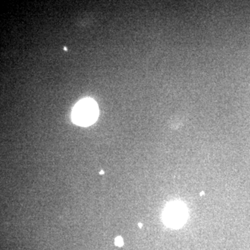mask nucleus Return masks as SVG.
<instances>
[{"mask_svg": "<svg viewBox=\"0 0 250 250\" xmlns=\"http://www.w3.org/2000/svg\"><path fill=\"white\" fill-rule=\"evenodd\" d=\"M185 210L180 205H172L167 208L165 213L166 223L172 227L180 225L186 217Z\"/></svg>", "mask_w": 250, "mask_h": 250, "instance_id": "2", "label": "nucleus"}, {"mask_svg": "<svg viewBox=\"0 0 250 250\" xmlns=\"http://www.w3.org/2000/svg\"><path fill=\"white\" fill-rule=\"evenodd\" d=\"M98 116V104L90 98L80 100L72 112V121L79 126H90L96 122Z\"/></svg>", "mask_w": 250, "mask_h": 250, "instance_id": "1", "label": "nucleus"}, {"mask_svg": "<svg viewBox=\"0 0 250 250\" xmlns=\"http://www.w3.org/2000/svg\"><path fill=\"white\" fill-rule=\"evenodd\" d=\"M124 244V241H123V238L121 236L116 237L115 239V245L118 247H122Z\"/></svg>", "mask_w": 250, "mask_h": 250, "instance_id": "3", "label": "nucleus"}, {"mask_svg": "<svg viewBox=\"0 0 250 250\" xmlns=\"http://www.w3.org/2000/svg\"><path fill=\"white\" fill-rule=\"evenodd\" d=\"M104 174V170L100 171V174Z\"/></svg>", "mask_w": 250, "mask_h": 250, "instance_id": "4", "label": "nucleus"}, {"mask_svg": "<svg viewBox=\"0 0 250 250\" xmlns=\"http://www.w3.org/2000/svg\"><path fill=\"white\" fill-rule=\"evenodd\" d=\"M139 225L140 228H142V227H143V225H142V224H141V223H139Z\"/></svg>", "mask_w": 250, "mask_h": 250, "instance_id": "5", "label": "nucleus"}]
</instances>
